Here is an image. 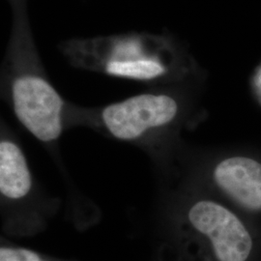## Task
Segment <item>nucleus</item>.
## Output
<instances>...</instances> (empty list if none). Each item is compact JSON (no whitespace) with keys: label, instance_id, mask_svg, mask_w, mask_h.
Listing matches in <instances>:
<instances>
[{"label":"nucleus","instance_id":"f257e3e1","mask_svg":"<svg viewBox=\"0 0 261 261\" xmlns=\"http://www.w3.org/2000/svg\"><path fill=\"white\" fill-rule=\"evenodd\" d=\"M157 221L167 261H261V228L182 174L161 181Z\"/></svg>","mask_w":261,"mask_h":261},{"label":"nucleus","instance_id":"f03ea898","mask_svg":"<svg viewBox=\"0 0 261 261\" xmlns=\"http://www.w3.org/2000/svg\"><path fill=\"white\" fill-rule=\"evenodd\" d=\"M185 84L151 87L121 101L100 107L71 103L68 130L87 128L143 151L160 180L171 176L187 147L182 135L200 115Z\"/></svg>","mask_w":261,"mask_h":261},{"label":"nucleus","instance_id":"7ed1b4c3","mask_svg":"<svg viewBox=\"0 0 261 261\" xmlns=\"http://www.w3.org/2000/svg\"><path fill=\"white\" fill-rule=\"evenodd\" d=\"M58 48L75 69L149 88L188 84L197 73L193 58L167 34L133 31L72 38Z\"/></svg>","mask_w":261,"mask_h":261},{"label":"nucleus","instance_id":"20e7f679","mask_svg":"<svg viewBox=\"0 0 261 261\" xmlns=\"http://www.w3.org/2000/svg\"><path fill=\"white\" fill-rule=\"evenodd\" d=\"M261 228V152L196 150L187 145L177 169Z\"/></svg>","mask_w":261,"mask_h":261},{"label":"nucleus","instance_id":"39448f33","mask_svg":"<svg viewBox=\"0 0 261 261\" xmlns=\"http://www.w3.org/2000/svg\"><path fill=\"white\" fill-rule=\"evenodd\" d=\"M60 200L46 194L30 168L23 147L9 124H0V217L5 235L31 237L47 229Z\"/></svg>","mask_w":261,"mask_h":261},{"label":"nucleus","instance_id":"423d86ee","mask_svg":"<svg viewBox=\"0 0 261 261\" xmlns=\"http://www.w3.org/2000/svg\"><path fill=\"white\" fill-rule=\"evenodd\" d=\"M0 261H75L59 258L19 246L1 238Z\"/></svg>","mask_w":261,"mask_h":261},{"label":"nucleus","instance_id":"0eeeda50","mask_svg":"<svg viewBox=\"0 0 261 261\" xmlns=\"http://www.w3.org/2000/svg\"><path fill=\"white\" fill-rule=\"evenodd\" d=\"M252 86H253L254 93L261 103V65L259 66V68L256 70L255 74L253 75Z\"/></svg>","mask_w":261,"mask_h":261}]
</instances>
